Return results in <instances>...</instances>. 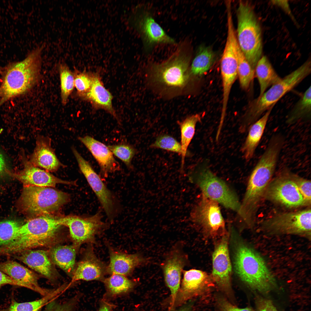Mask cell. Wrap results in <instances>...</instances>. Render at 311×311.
Masks as SVG:
<instances>
[{
    "instance_id": "4fadbf2b",
    "label": "cell",
    "mask_w": 311,
    "mask_h": 311,
    "mask_svg": "<svg viewBox=\"0 0 311 311\" xmlns=\"http://www.w3.org/2000/svg\"><path fill=\"white\" fill-rule=\"evenodd\" d=\"M61 218L62 225L69 228L72 239L78 245L94 242L96 235L106 226L99 213L88 217L69 215Z\"/></svg>"
},
{
    "instance_id": "f546056e",
    "label": "cell",
    "mask_w": 311,
    "mask_h": 311,
    "mask_svg": "<svg viewBox=\"0 0 311 311\" xmlns=\"http://www.w3.org/2000/svg\"><path fill=\"white\" fill-rule=\"evenodd\" d=\"M201 119L200 115L196 114L188 116L182 121L177 122L180 129V143L182 151L181 168V171L183 170L185 158L188 152L187 148L195 134L196 124L200 121Z\"/></svg>"
},
{
    "instance_id": "30bf717a",
    "label": "cell",
    "mask_w": 311,
    "mask_h": 311,
    "mask_svg": "<svg viewBox=\"0 0 311 311\" xmlns=\"http://www.w3.org/2000/svg\"><path fill=\"white\" fill-rule=\"evenodd\" d=\"M129 20L140 35L146 52L149 53L158 44H176L175 40L166 33L145 7L141 5L136 6L131 12Z\"/></svg>"
},
{
    "instance_id": "c3c4849f",
    "label": "cell",
    "mask_w": 311,
    "mask_h": 311,
    "mask_svg": "<svg viewBox=\"0 0 311 311\" xmlns=\"http://www.w3.org/2000/svg\"><path fill=\"white\" fill-rule=\"evenodd\" d=\"M113 306L106 302L103 301L98 311H111Z\"/></svg>"
},
{
    "instance_id": "4316f807",
    "label": "cell",
    "mask_w": 311,
    "mask_h": 311,
    "mask_svg": "<svg viewBox=\"0 0 311 311\" xmlns=\"http://www.w3.org/2000/svg\"><path fill=\"white\" fill-rule=\"evenodd\" d=\"M15 256L16 258L31 268L48 278L52 277V264L46 251L42 250H28Z\"/></svg>"
},
{
    "instance_id": "e575fe53",
    "label": "cell",
    "mask_w": 311,
    "mask_h": 311,
    "mask_svg": "<svg viewBox=\"0 0 311 311\" xmlns=\"http://www.w3.org/2000/svg\"><path fill=\"white\" fill-rule=\"evenodd\" d=\"M237 72L240 86L244 89H248L253 80L255 71L240 49L238 45L237 53Z\"/></svg>"
},
{
    "instance_id": "8992f818",
    "label": "cell",
    "mask_w": 311,
    "mask_h": 311,
    "mask_svg": "<svg viewBox=\"0 0 311 311\" xmlns=\"http://www.w3.org/2000/svg\"><path fill=\"white\" fill-rule=\"evenodd\" d=\"M311 61L308 60L297 69L273 85L251 104L242 126L245 129L258 120L284 95L310 74Z\"/></svg>"
},
{
    "instance_id": "7a4b0ae2",
    "label": "cell",
    "mask_w": 311,
    "mask_h": 311,
    "mask_svg": "<svg viewBox=\"0 0 311 311\" xmlns=\"http://www.w3.org/2000/svg\"><path fill=\"white\" fill-rule=\"evenodd\" d=\"M281 145L268 142L250 175L246 193L238 213L248 223L252 221L258 203L268 186L278 163Z\"/></svg>"
},
{
    "instance_id": "9c48e42d",
    "label": "cell",
    "mask_w": 311,
    "mask_h": 311,
    "mask_svg": "<svg viewBox=\"0 0 311 311\" xmlns=\"http://www.w3.org/2000/svg\"><path fill=\"white\" fill-rule=\"evenodd\" d=\"M189 178L200 188L204 196L239 213L241 207L235 193L212 172L206 162L197 166Z\"/></svg>"
},
{
    "instance_id": "3957f363",
    "label": "cell",
    "mask_w": 311,
    "mask_h": 311,
    "mask_svg": "<svg viewBox=\"0 0 311 311\" xmlns=\"http://www.w3.org/2000/svg\"><path fill=\"white\" fill-rule=\"evenodd\" d=\"M42 49L37 47L23 60L10 63L3 69L0 85V107L8 100L27 92L37 83Z\"/></svg>"
},
{
    "instance_id": "2e32d148",
    "label": "cell",
    "mask_w": 311,
    "mask_h": 311,
    "mask_svg": "<svg viewBox=\"0 0 311 311\" xmlns=\"http://www.w3.org/2000/svg\"><path fill=\"white\" fill-rule=\"evenodd\" d=\"M187 263L186 255L180 247L177 246L170 250L161 264L165 282L171 292L170 310H173L180 287L181 275Z\"/></svg>"
},
{
    "instance_id": "1f68e13d",
    "label": "cell",
    "mask_w": 311,
    "mask_h": 311,
    "mask_svg": "<svg viewBox=\"0 0 311 311\" xmlns=\"http://www.w3.org/2000/svg\"><path fill=\"white\" fill-rule=\"evenodd\" d=\"M50 254L54 262L62 269L69 273L73 271L76 256L73 246L64 245L55 247L51 251Z\"/></svg>"
},
{
    "instance_id": "ffe728a7",
    "label": "cell",
    "mask_w": 311,
    "mask_h": 311,
    "mask_svg": "<svg viewBox=\"0 0 311 311\" xmlns=\"http://www.w3.org/2000/svg\"><path fill=\"white\" fill-rule=\"evenodd\" d=\"M78 139L96 160L104 177H106L109 174L120 170L119 163L107 146L89 136L79 137Z\"/></svg>"
},
{
    "instance_id": "52a82bcc",
    "label": "cell",
    "mask_w": 311,
    "mask_h": 311,
    "mask_svg": "<svg viewBox=\"0 0 311 311\" xmlns=\"http://www.w3.org/2000/svg\"><path fill=\"white\" fill-rule=\"evenodd\" d=\"M237 16L238 44L255 71L257 63L262 57L261 28L253 10L247 2L240 1Z\"/></svg>"
},
{
    "instance_id": "ac0fdd59",
    "label": "cell",
    "mask_w": 311,
    "mask_h": 311,
    "mask_svg": "<svg viewBox=\"0 0 311 311\" xmlns=\"http://www.w3.org/2000/svg\"><path fill=\"white\" fill-rule=\"evenodd\" d=\"M194 215L195 221L210 235L216 236L224 232V221L215 201L204 196Z\"/></svg>"
},
{
    "instance_id": "7bdbcfd3",
    "label": "cell",
    "mask_w": 311,
    "mask_h": 311,
    "mask_svg": "<svg viewBox=\"0 0 311 311\" xmlns=\"http://www.w3.org/2000/svg\"><path fill=\"white\" fill-rule=\"evenodd\" d=\"M216 299L217 306L221 311H254L249 308H240L236 307L221 295H217Z\"/></svg>"
},
{
    "instance_id": "ee69618b",
    "label": "cell",
    "mask_w": 311,
    "mask_h": 311,
    "mask_svg": "<svg viewBox=\"0 0 311 311\" xmlns=\"http://www.w3.org/2000/svg\"><path fill=\"white\" fill-rule=\"evenodd\" d=\"M259 311H278L270 300L259 298L257 301Z\"/></svg>"
},
{
    "instance_id": "ba28073f",
    "label": "cell",
    "mask_w": 311,
    "mask_h": 311,
    "mask_svg": "<svg viewBox=\"0 0 311 311\" xmlns=\"http://www.w3.org/2000/svg\"><path fill=\"white\" fill-rule=\"evenodd\" d=\"M68 199L67 194L52 188L28 186L24 187L20 202L24 212L36 217L50 216Z\"/></svg>"
},
{
    "instance_id": "5bb4252c",
    "label": "cell",
    "mask_w": 311,
    "mask_h": 311,
    "mask_svg": "<svg viewBox=\"0 0 311 311\" xmlns=\"http://www.w3.org/2000/svg\"><path fill=\"white\" fill-rule=\"evenodd\" d=\"M72 150L80 170L97 196L108 218L111 220L113 219L115 213V203L113 195L90 163L75 147H72Z\"/></svg>"
},
{
    "instance_id": "8d00e7d4",
    "label": "cell",
    "mask_w": 311,
    "mask_h": 311,
    "mask_svg": "<svg viewBox=\"0 0 311 311\" xmlns=\"http://www.w3.org/2000/svg\"><path fill=\"white\" fill-rule=\"evenodd\" d=\"M107 147L113 155L122 160L128 168H132L131 162L136 152L133 146L126 143H121Z\"/></svg>"
},
{
    "instance_id": "74e56055",
    "label": "cell",
    "mask_w": 311,
    "mask_h": 311,
    "mask_svg": "<svg viewBox=\"0 0 311 311\" xmlns=\"http://www.w3.org/2000/svg\"><path fill=\"white\" fill-rule=\"evenodd\" d=\"M150 147L175 153L181 156L182 153L181 143L173 137L166 134L158 136Z\"/></svg>"
},
{
    "instance_id": "603a6c76",
    "label": "cell",
    "mask_w": 311,
    "mask_h": 311,
    "mask_svg": "<svg viewBox=\"0 0 311 311\" xmlns=\"http://www.w3.org/2000/svg\"><path fill=\"white\" fill-rule=\"evenodd\" d=\"M107 273V266L97 257L91 247L84 259L78 263L70 283L80 280H103Z\"/></svg>"
},
{
    "instance_id": "f35d334b",
    "label": "cell",
    "mask_w": 311,
    "mask_h": 311,
    "mask_svg": "<svg viewBox=\"0 0 311 311\" xmlns=\"http://www.w3.org/2000/svg\"><path fill=\"white\" fill-rule=\"evenodd\" d=\"M21 225L14 220L0 222V247L12 240Z\"/></svg>"
},
{
    "instance_id": "f6af8a7d",
    "label": "cell",
    "mask_w": 311,
    "mask_h": 311,
    "mask_svg": "<svg viewBox=\"0 0 311 311\" xmlns=\"http://www.w3.org/2000/svg\"><path fill=\"white\" fill-rule=\"evenodd\" d=\"M271 2L274 5H277L283 10L294 21L295 18L291 11L288 1L287 0H272Z\"/></svg>"
},
{
    "instance_id": "cb8c5ba5",
    "label": "cell",
    "mask_w": 311,
    "mask_h": 311,
    "mask_svg": "<svg viewBox=\"0 0 311 311\" xmlns=\"http://www.w3.org/2000/svg\"><path fill=\"white\" fill-rule=\"evenodd\" d=\"M80 97L89 102L94 108L104 109L118 119L112 106L113 96L104 86L98 74L93 73V81L90 88Z\"/></svg>"
},
{
    "instance_id": "4dcf8cb0",
    "label": "cell",
    "mask_w": 311,
    "mask_h": 311,
    "mask_svg": "<svg viewBox=\"0 0 311 311\" xmlns=\"http://www.w3.org/2000/svg\"><path fill=\"white\" fill-rule=\"evenodd\" d=\"M215 58V53L210 47L200 46L190 67L191 75L200 76L206 73L212 66Z\"/></svg>"
},
{
    "instance_id": "e0dca14e",
    "label": "cell",
    "mask_w": 311,
    "mask_h": 311,
    "mask_svg": "<svg viewBox=\"0 0 311 311\" xmlns=\"http://www.w3.org/2000/svg\"><path fill=\"white\" fill-rule=\"evenodd\" d=\"M231 266L227 239L224 237L217 244L213 255L212 278L219 288L229 297H232L230 276Z\"/></svg>"
},
{
    "instance_id": "8fae6325",
    "label": "cell",
    "mask_w": 311,
    "mask_h": 311,
    "mask_svg": "<svg viewBox=\"0 0 311 311\" xmlns=\"http://www.w3.org/2000/svg\"><path fill=\"white\" fill-rule=\"evenodd\" d=\"M311 210L279 215L266 220L263 228L273 234H293L310 238Z\"/></svg>"
},
{
    "instance_id": "d590c367",
    "label": "cell",
    "mask_w": 311,
    "mask_h": 311,
    "mask_svg": "<svg viewBox=\"0 0 311 311\" xmlns=\"http://www.w3.org/2000/svg\"><path fill=\"white\" fill-rule=\"evenodd\" d=\"M60 75L61 100L62 104L67 103L69 97L75 87L74 74L64 63L59 66Z\"/></svg>"
},
{
    "instance_id": "d6a6232c",
    "label": "cell",
    "mask_w": 311,
    "mask_h": 311,
    "mask_svg": "<svg viewBox=\"0 0 311 311\" xmlns=\"http://www.w3.org/2000/svg\"><path fill=\"white\" fill-rule=\"evenodd\" d=\"M310 86L295 105L287 117L289 124L295 123L299 120L310 118L311 112V94Z\"/></svg>"
},
{
    "instance_id": "bcb514c9",
    "label": "cell",
    "mask_w": 311,
    "mask_h": 311,
    "mask_svg": "<svg viewBox=\"0 0 311 311\" xmlns=\"http://www.w3.org/2000/svg\"><path fill=\"white\" fill-rule=\"evenodd\" d=\"M7 284L20 286L18 282L0 270V288L2 286Z\"/></svg>"
},
{
    "instance_id": "b9f144b4",
    "label": "cell",
    "mask_w": 311,
    "mask_h": 311,
    "mask_svg": "<svg viewBox=\"0 0 311 311\" xmlns=\"http://www.w3.org/2000/svg\"><path fill=\"white\" fill-rule=\"evenodd\" d=\"M77 297L63 304H60L53 301L46 305L43 311H73L77 302Z\"/></svg>"
},
{
    "instance_id": "6da1fadb",
    "label": "cell",
    "mask_w": 311,
    "mask_h": 311,
    "mask_svg": "<svg viewBox=\"0 0 311 311\" xmlns=\"http://www.w3.org/2000/svg\"><path fill=\"white\" fill-rule=\"evenodd\" d=\"M190 48L187 41H183L166 60L151 65L150 81L162 93L173 96L184 91L191 75L189 67Z\"/></svg>"
},
{
    "instance_id": "7c38bea8",
    "label": "cell",
    "mask_w": 311,
    "mask_h": 311,
    "mask_svg": "<svg viewBox=\"0 0 311 311\" xmlns=\"http://www.w3.org/2000/svg\"><path fill=\"white\" fill-rule=\"evenodd\" d=\"M268 185L266 198L285 206L297 207L307 204L293 177V174L285 172Z\"/></svg>"
},
{
    "instance_id": "9a60e30c",
    "label": "cell",
    "mask_w": 311,
    "mask_h": 311,
    "mask_svg": "<svg viewBox=\"0 0 311 311\" xmlns=\"http://www.w3.org/2000/svg\"><path fill=\"white\" fill-rule=\"evenodd\" d=\"M183 272V277L173 309L189 299L207 292L212 287L213 281L212 277L201 270L193 269Z\"/></svg>"
},
{
    "instance_id": "484cf974",
    "label": "cell",
    "mask_w": 311,
    "mask_h": 311,
    "mask_svg": "<svg viewBox=\"0 0 311 311\" xmlns=\"http://www.w3.org/2000/svg\"><path fill=\"white\" fill-rule=\"evenodd\" d=\"M274 107H271L266 111L249 129L248 134L241 149L244 158L247 161L250 160L253 157Z\"/></svg>"
},
{
    "instance_id": "d6986e66",
    "label": "cell",
    "mask_w": 311,
    "mask_h": 311,
    "mask_svg": "<svg viewBox=\"0 0 311 311\" xmlns=\"http://www.w3.org/2000/svg\"><path fill=\"white\" fill-rule=\"evenodd\" d=\"M24 164L23 169L15 175L23 183L24 187H54L58 184H74L73 182L60 179L49 172L33 166L28 160H25Z\"/></svg>"
},
{
    "instance_id": "836d02e7",
    "label": "cell",
    "mask_w": 311,
    "mask_h": 311,
    "mask_svg": "<svg viewBox=\"0 0 311 311\" xmlns=\"http://www.w3.org/2000/svg\"><path fill=\"white\" fill-rule=\"evenodd\" d=\"M108 293L112 295L126 293L134 287V281L122 275L113 274L103 280Z\"/></svg>"
},
{
    "instance_id": "f907efd6",
    "label": "cell",
    "mask_w": 311,
    "mask_h": 311,
    "mask_svg": "<svg viewBox=\"0 0 311 311\" xmlns=\"http://www.w3.org/2000/svg\"><path fill=\"white\" fill-rule=\"evenodd\" d=\"M3 69L0 67V73H3Z\"/></svg>"
},
{
    "instance_id": "60d3db41",
    "label": "cell",
    "mask_w": 311,
    "mask_h": 311,
    "mask_svg": "<svg viewBox=\"0 0 311 311\" xmlns=\"http://www.w3.org/2000/svg\"><path fill=\"white\" fill-rule=\"evenodd\" d=\"M293 177L307 205H310L311 189L310 181L303 179L293 174Z\"/></svg>"
},
{
    "instance_id": "d4e9b609",
    "label": "cell",
    "mask_w": 311,
    "mask_h": 311,
    "mask_svg": "<svg viewBox=\"0 0 311 311\" xmlns=\"http://www.w3.org/2000/svg\"><path fill=\"white\" fill-rule=\"evenodd\" d=\"M110 262L107 273L125 276L131 274L137 267L145 262V258L139 254H128L110 249Z\"/></svg>"
},
{
    "instance_id": "f1b7e54d",
    "label": "cell",
    "mask_w": 311,
    "mask_h": 311,
    "mask_svg": "<svg viewBox=\"0 0 311 311\" xmlns=\"http://www.w3.org/2000/svg\"><path fill=\"white\" fill-rule=\"evenodd\" d=\"M68 289L67 285L62 286L41 299L32 301L18 303L13 300L8 307L0 309V311H39L43 306L55 300Z\"/></svg>"
},
{
    "instance_id": "5b68a950",
    "label": "cell",
    "mask_w": 311,
    "mask_h": 311,
    "mask_svg": "<svg viewBox=\"0 0 311 311\" xmlns=\"http://www.w3.org/2000/svg\"><path fill=\"white\" fill-rule=\"evenodd\" d=\"M234 244V267L240 278L253 289L269 291L275 281L263 259L244 243L238 241Z\"/></svg>"
},
{
    "instance_id": "681fc988",
    "label": "cell",
    "mask_w": 311,
    "mask_h": 311,
    "mask_svg": "<svg viewBox=\"0 0 311 311\" xmlns=\"http://www.w3.org/2000/svg\"><path fill=\"white\" fill-rule=\"evenodd\" d=\"M191 304H188L183 306L176 311H191Z\"/></svg>"
},
{
    "instance_id": "ab89813d",
    "label": "cell",
    "mask_w": 311,
    "mask_h": 311,
    "mask_svg": "<svg viewBox=\"0 0 311 311\" xmlns=\"http://www.w3.org/2000/svg\"><path fill=\"white\" fill-rule=\"evenodd\" d=\"M74 74V86L80 97L90 88L93 81V73L80 72L76 70Z\"/></svg>"
},
{
    "instance_id": "7402d4cb",
    "label": "cell",
    "mask_w": 311,
    "mask_h": 311,
    "mask_svg": "<svg viewBox=\"0 0 311 311\" xmlns=\"http://www.w3.org/2000/svg\"><path fill=\"white\" fill-rule=\"evenodd\" d=\"M48 136H38L36 146L29 161L33 166L48 172H54L63 166L57 158Z\"/></svg>"
},
{
    "instance_id": "277c9868",
    "label": "cell",
    "mask_w": 311,
    "mask_h": 311,
    "mask_svg": "<svg viewBox=\"0 0 311 311\" xmlns=\"http://www.w3.org/2000/svg\"><path fill=\"white\" fill-rule=\"evenodd\" d=\"M62 225L61 218L51 216L35 217L21 225L13 239L0 247V255L18 254L34 248L46 246L56 239Z\"/></svg>"
},
{
    "instance_id": "83f0119b",
    "label": "cell",
    "mask_w": 311,
    "mask_h": 311,
    "mask_svg": "<svg viewBox=\"0 0 311 311\" xmlns=\"http://www.w3.org/2000/svg\"><path fill=\"white\" fill-rule=\"evenodd\" d=\"M255 73L260 86L259 96L266 92L267 88L282 79L266 56H262L257 62L255 69Z\"/></svg>"
},
{
    "instance_id": "7dc6e473",
    "label": "cell",
    "mask_w": 311,
    "mask_h": 311,
    "mask_svg": "<svg viewBox=\"0 0 311 311\" xmlns=\"http://www.w3.org/2000/svg\"><path fill=\"white\" fill-rule=\"evenodd\" d=\"M8 173L9 170L6 162L3 155L0 151V178Z\"/></svg>"
},
{
    "instance_id": "44dd1931",
    "label": "cell",
    "mask_w": 311,
    "mask_h": 311,
    "mask_svg": "<svg viewBox=\"0 0 311 311\" xmlns=\"http://www.w3.org/2000/svg\"><path fill=\"white\" fill-rule=\"evenodd\" d=\"M0 270L18 282L20 287L31 289L43 296L52 291L41 287L36 275L15 261L8 260L0 263Z\"/></svg>"
}]
</instances>
